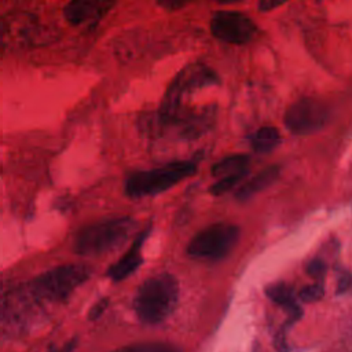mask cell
Here are the masks:
<instances>
[{"mask_svg":"<svg viewBox=\"0 0 352 352\" xmlns=\"http://www.w3.org/2000/svg\"><path fill=\"white\" fill-rule=\"evenodd\" d=\"M250 165V157L246 154H232L228 155L212 166V175L216 177H223L228 175L248 173Z\"/></svg>","mask_w":352,"mask_h":352,"instance_id":"cell-15","label":"cell"},{"mask_svg":"<svg viewBox=\"0 0 352 352\" xmlns=\"http://www.w3.org/2000/svg\"><path fill=\"white\" fill-rule=\"evenodd\" d=\"M219 84V76L209 66L204 63H191L186 66L169 85L158 117L165 121L188 117L191 98L204 89Z\"/></svg>","mask_w":352,"mask_h":352,"instance_id":"cell-1","label":"cell"},{"mask_svg":"<svg viewBox=\"0 0 352 352\" xmlns=\"http://www.w3.org/2000/svg\"><path fill=\"white\" fill-rule=\"evenodd\" d=\"M76 344H77V338H73L69 342H66L63 346H59V348L52 346V348H50V352H72L74 349Z\"/></svg>","mask_w":352,"mask_h":352,"instance_id":"cell-25","label":"cell"},{"mask_svg":"<svg viewBox=\"0 0 352 352\" xmlns=\"http://www.w3.org/2000/svg\"><path fill=\"white\" fill-rule=\"evenodd\" d=\"M197 166L190 161H176L151 170L136 172L125 183V192L129 197L140 198L162 192L183 179L194 175Z\"/></svg>","mask_w":352,"mask_h":352,"instance_id":"cell-6","label":"cell"},{"mask_svg":"<svg viewBox=\"0 0 352 352\" xmlns=\"http://www.w3.org/2000/svg\"><path fill=\"white\" fill-rule=\"evenodd\" d=\"M116 0H69L63 15L70 25L92 26L113 7Z\"/></svg>","mask_w":352,"mask_h":352,"instance_id":"cell-11","label":"cell"},{"mask_svg":"<svg viewBox=\"0 0 352 352\" xmlns=\"http://www.w3.org/2000/svg\"><path fill=\"white\" fill-rule=\"evenodd\" d=\"M265 294L272 302H275L276 305L283 308L289 314L292 320L300 319L302 309L298 305V302L294 297V290L290 285L283 283V282L274 283L265 289Z\"/></svg>","mask_w":352,"mask_h":352,"instance_id":"cell-14","label":"cell"},{"mask_svg":"<svg viewBox=\"0 0 352 352\" xmlns=\"http://www.w3.org/2000/svg\"><path fill=\"white\" fill-rule=\"evenodd\" d=\"M280 142V133L275 126H261L250 138L252 148L256 153H270Z\"/></svg>","mask_w":352,"mask_h":352,"instance_id":"cell-16","label":"cell"},{"mask_svg":"<svg viewBox=\"0 0 352 352\" xmlns=\"http://www.w3.org/2000/svg\"><path fill=\"white\" fill-rule=\"evenodd\" d=\"M113 352H180V351L172 345L162 344V342H142V344L122 346Z\"/></svg>","mask_w":352,"mask_h":352,"instance_id":"cell-17","label":"cell"},{"mask_svg":"<svg viewBox=\"0 0 352 352\" xmlns=\"http://www.w3.org/2000/svg\"><path fill=\"white\" fill-rule=\"evenodd\" d=\"M287 0H258L257 3V7L261 12H268L274 8H278L280 7L282 4H285Z\"/></svg>","mask_w":352,"mask_h":352,"instance_id":"cell-22","label":"cell"},{"mask_svg":"<svg viewBox=\"0 0 352 352\" xmlns=\"http://www.w3.org/2000/svg\"><path fill=\"white\" fill-rule=\"evenodd\" d=\"M54 33L28 11H11L0 19V48L22 51L51 41Z\"/></svg>","mask_w":352,"mask_h":352,"instance_id":"cell-4","label":"cell"},{"mask_svg":"<svg viewBox=\"0 0 352 352\" xmlns=\"http://www.w3.org/2000/svg\"><path fill=\"white\" fill-rule=\"evenodd\" d=\"M327 120V106L315 98H302L293 102L283 116V124L287 131L298 136L318 132L326 125Z\"/></svg>","mask_w":352,"mask_h":352,"instance_id":"cell-9","label":"cell"},{"mask_svg":"<svg viewBox=\"0 0 352 352\" xmlns=\"http://www.w3.org/2000/svg\"><path fill=\"white\" fill-rule=\"evenodd\" d=\"M135 227L131 217H117L103 220L82 228L74 241V250L81 256H98L107 253L129 236Z\"/></svg>","mask_w":352,"mask_h":352,"instance_id":"cell-5","label":"cell"},{"mask_svg":"<svg viewBox=\"0 0 352 352\" xmlns=\"http://www.w3.org/2000/svg\"><path fill=\"white\" fill-rule=\"evenodd\" d=\"M239 234L241 230L235 224L214 223L192 236L187 253L194 258L220 260L232 250Z\"/></svg>","mask_w":352,"mask_h":352,"instance_id":"cell-8","label":"cell"},{"mask_svg":"<svg viewBox=\"0 0 352 352\" xmlns=\"http://www.w3.org/2000/svg\"><path fill=\"white\" fill-rule=\"evenodd\" d=\"M212 34L228 44H246L257 34L254 22L238 11H219L210 19Z\"/></svg>","mask_w":352,"mask_h":352,"instance_id":"cell-10","label":"cell"},{"mask_svg":"<svg viewBox=\"0 0 352 352\" xmlns=\"http://www.w3.org/2000/svg\"><path fill=\"white\" fill-rule=\"evenodd\" d=\"M245 176H246V173H238V175H228V176L219 177V180L210 186L209 191L213 195H221V194L230 191L231 188H234Z\"/></svg>","mask_w":352,"mask_h":352,"instance_id":"cell-18","label":"cell"},{"mask_svg":"<svg viewBox=\"0 0 352 352\" xmlns=\"http://www.w3.org/2000/svg\"><path fill=\"white\" fill-rule=\"evenodd\" d=\"M323 296H324V289L320 283L307 285V286L301 287L297 294L298 300L302 302H315V301L322 300Z\"/></svg>","mask_w":352,"mask_h":352,"instance_id":"cell-19","label":"cell"},{"mask_svg":"<svg viewBox=\"0 0 352 352\" xmlns=\"http://www.w3.org/2000/svg\"><path fill=\"white\" fill-rule=\"evenodd\" d=\"M352 286V275L349 272H344L337 282V293H345Z\"/></svg>","mask_w":352,"mask_h":352,"instance_id":"cell-24","label":"cell"},{"mask_svg":"<svg viewBox=\"0 0 352 352\" xmlns=\"http://www.w3.org/2000/svg\"><path fill=\"white\" fill-rule=\"evenodd\" d=\"M155 1L160 7H162L165 10H169V11H175V10L186 7L192 0H155Z\"/></svg>","mask_w":352,"mask_h":352,"instance_id":"cell-21","label":"cell"},{"mask_svg":"<svg viewBox=\"0 0 352 352\" xmlns=\"http://www.w3.org/2000/svg\"><path fill=\"white\" fill-rule=\"evenodd\" d=\"M280 173V168L278 165H270L261 169L258 173H256L253 177H250L246 183H243L235 192L236 199L246 201L256 195L257 192L268 188L271 184H274Z\"/></svg>","mask_w":352,"mask_h":352,"instance_id":"cell-13","label":"cell"},{"mask_svg":"<svg viewBox=\"0 0 352 352\" xmlns=\"http://www.w3.org/2000/svg\"><path fill=\"white\" fill-rule=\"evenodd\" d=\"M305 271L311 278H314L316 280H322L327 271V265L322 258H314L307 264Z\"/></svg>","mask_w":352,"mask_h":352,"instance_id":"cell-20","label":"cell"},{"mask_svg":"<svg viewBox=\"0 0 352 352\" xmlns=\"http://www.w3.org/2000/svg\"><path fill=\"white\" fill-rule=\"evenodd\" d=\"M219 3H223V4H232V3H239L242 0H217Z\"/></svg>","mask_w":352,"mask_h":352,"instance_id":"cell-26","label":"cell"},{"mask_svg":"<svg viewBox=\"0 0 352 352\" xmlns=\"http://www.w3.org/2000/svg\"><path fill=\"white\" fill-rule=\"evenodd\" d=\"M89 268L82 264H66L43 272L29 286L40 301H63L89 278Z\"/></svg>","mask_w":352,"mask_h":352,"instance_id":"cell-7","label":"cell"},{"mask_svg":"<svg viewBox=\"0 0 352 352\" xmlns=\"http://www.w3.org/2000/svg\"><path fill=\"white\" fill-rule=\"evenodd\" d=\"M148 228L144 230L143 232H140L133 243L131 245V248L128 249V252L116 263L109 268L107 275L113 279V280H122L124 278L129 276L132 272H135L138 270V267L142 264V246L144 243V241L147 239L148 235Z\"/></svg>","mask_w":352,"mask_h":352,"instance_id":"cell-12","label":"cell"},{"mask_svg":"<svg viewBox=\"0 0 352 352\" xmlns=\"http://www.w3.org/2000/svg\"><path fill=\"white\" fill-rule=\"evenodd\" d=\"M107 305H109V300H107V298H102L99 302H96V304L91 308L88 318H89L91 320L98 319V318L104 312V309L107 308Z\"/></svg>","mask_w":352,"mask_h":352,"instance_id":"cell-23","label":"cell"},{"mask_svg":"<svg viewBox=\"0 0 352 352\" xmlns=\"http://www.w3.org/2000/svg\"><path fill=\"white\" fill-rule=\"evenodd\" d=\"M179 302V283L168 272L157 274L146 279L138 289L133 308L138 318L147 324L165 320Z\"/></svg>","mask_w":352,"mask_h":352,"instance_id":"cell-2","label":"cell"},{"mask_svg":"<svg viewBox=\"0 0 352 352\" xmlns=\"http://www.w3.org/2000/svg\"><path fill=\"white\" fill-rule=\"evenodd\" d=\"M40 301L30 286H19L0 293V338L26 333L38 316Z\"/></svg>","mask_w":352,"mask_h":352,"instance_id":"cell-3","label":"cell"}]
</instances>
